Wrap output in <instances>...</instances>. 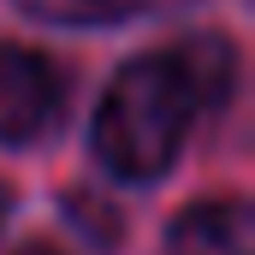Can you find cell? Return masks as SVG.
<instances>
[{
	"label": "cell",
	"instance_id": "6da1fadb",
	"mask_svg": "<svg viewBox=\"0 0 255 255\" xmlns=\"http://www.w3.org/2000/svg\"><path fill=\"white\" fill-rule=\"evenodd\" d=\"M232 95V48L226 42H184L172 54L136 60L113 77L95 113V154L119 178H160L202 107Z\"/></svg>",
	"mask_w": 255,
	"mask_h": 255
},
{
	"label": "cell",
	"instance_id": "7a4b0ae2",
	"mask_svg": "<svg viewBox=\"0 0 255 255\" xmlns=\"http://www.w3.org/2000/svg\"><path fill=\"white\" fill-rule=\"evenodd\" d=\"M60 71L30 54V48H12L0 42V142H30L60 119Z\"/></svg>",
	"mask_w": 255,
	"mask_h": 255
},
{
	"label": "cell",
	"instance_id": "3957f363",
	"mask_svg": "<svg viewBox=\"0 0 255 255\" xmlns=\"http://www.w3.org/2000/svg\"><path fill=\"white\" fill-rule=\"evenodd\" d=\"M255 232H250V208L238 196L220 202H196L178 214L172 226V255H250Z\"/></svg>",
	"mask_w": 255,
	"mask_h": 255
},
{
	"label": "cell",
	"instance_id": "277c9868",
	"mask_svg": "<svg viewBox=\"0 0 255 255\" xmlns=\"http://www.w3.org/2000/svg\"><path fill=\"white\" fill-rule=\"evenodd\" d=\"M24 6L54 24H113V18H130L142 0H24Z\"/></svg>",
	"mask_w": 255,
	"mask_h": 255
},
{
	"label": "cell",
	"instance_id": "5b68a950",
	"mask_svg": "<svg viewBox=\"0 0 255 255\" xmlns=\"http://www.w3.org/2000/svg\"><path fill=\"white\" fill-rule=\"evenodd\" d=\"M24 255H54V250H24Z\"/></svg>",
	"mask_w": 255,
	"mask_h": 255
},
{
	"label": "cell",
	"instance_id": "8992f818",
	"mask_svg": "<svg viewBox=\"0 0 255 255\" xmlns=\"http://www.w3.org/2000/svg\"><path fill=\"white\" fill-rule=\"evenodd\" d=\"M0 214H6V196H0Z\"/></svg>",
	"mask_w": 255,
	"mask_h": 255
}]
</instances>
